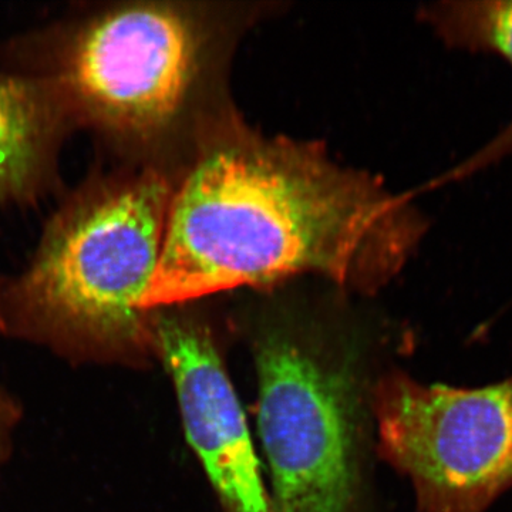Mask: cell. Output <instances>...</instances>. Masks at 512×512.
<instances>
[{
	"label": "cell",
	"instance_id": "obj_7",
	"mask_svg": "<svg viewBox=\"0 0 512 512\" xmlns=\"http://www.w3.org/2000/svg\"><path fill=\"white\" fill-rule=\"evenodd\" d=\"M74 130L49 84L28 73H0V208L32 204L57 181Z\"/></svg>",
	"mask_w": 512,
	"mask_h": 512
},
{
	"label": "cell",
	"instance_id": "obj_8",
	"mask_svg": "<svg viewBox=\"0 0 512 512\" xmlns=\"http://www.w3.org/2000/svg\"><path fill=\"white\" fill-rule=\"evenodd\" d=\"M421 16L447 46L467 52L493 53L512 67V0H446L434 3ZM512 151V121L481 150L437 184L453 183L490 167Z\"/></svg>",
	"mask_w": 512,
	"mask_h": 512
},
{
	"label": "cell",
	"instance_id": "obj_1",
	"mask_svg": "<svg viewBox=\"0 0 512 512\" xmlns=\"http://www.w3.org/2000/svg\"><path fill=\"white\" fill-rule=\"evenodd\" d=\"M424 232L409 198L343 168L319 144L229 124L174 184L144 308L301 274L375 291Z\"/></svg>",
	"mask_w": 512,
	"mask_h": 512
},
{
	"label": "cell",
	"instance_id": "obj_4",
	"mask_svg": "<svg viewBox=\"0 0 512 512\" xmlns=\"http://www.w3.org/2000/svg\"><path fill=\"white\" fill-rule=\"evenodd\" d=\"M375 399L384 457L419 512H485L512 487V375L461 389L394 373Z\"/></svg>",
	"mask_w": 512,
	"mask_h": 512
},
{
	"label": "cell",
	"instance_id": "obj_3",
	"mask_svg": "<svg viewBox=\"0 0 512 512\" xmlns=\"http://www.w3.org/2000/svg\"><path fill=\"white\" fill-rule=\"evenodd\" d=\"M205 45L200 20L183 6L128 3L37 36L16 72L49 84L74 130L138 150L183 117Z\"/></svg>",
	"mask_w": 512,
	"mask_h": 512
},
{
	"label": "cell",
	"instance_id": "obj_5",
	"mask_svg": "<svg viewBox=\"0 0 512 512\" xmlns=\"http://www.w3.org/2000/svg\"><path fill=\"white\" fill-rule=\"evenodd\" d=\"M259 430L274 512H353L356 386L342 363L296 333L259 340Z\"/></svg>",
	"mask_w": 512,
	"mask_h": 512
},
{
	"label": "cell",
	"instance_id": "obj_6",
	"mask_svg": "<svg viewBox=\"0 0 512 512\" xmlns=\"http://www.w3.org/2000/svg\"><path fill=\"white\" fill-rule=\"evenodd\" d=\"M153 343L170 367L185 430L229 512H274L244 413L210 332L194 319L157 315Z\"/></svg>",
	"mask_w": 512,
	"mask_h": 512
},
{
	"label": "cell",
	"instance_id": "obj_2",
	"mask_svg": "<svg viewBox=\"0 0 512 512\" xmlns=\"http://www.w3.org/2000/svg\"><path fill=\"white\" fill-rule=\"evenodd\" d=\"M173 191L148 165L90 175L47 221L29 264L0 285V320L101 348L153 343L144 302Z\"/></svg>",
	"mask_w": 512,
	"mask_h": 512
}]
</instances>
